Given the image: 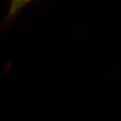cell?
<instances>
[{"instance_id": "obj_1", "label": "cell", "mask_w": 121, "mask_h": 121, "mask_svg": "<svg viewBox=\"0 0 121 121\" xmlns=\"http://www.w3.org/2000/svg\"><path fill=\"white\" fill-rule=\"evenodd\" d=\"M31 1L33 0H10L8 5V12H7L5 18V23H9L13 19H15V17Z\"/></svg>"}]
</instances>
